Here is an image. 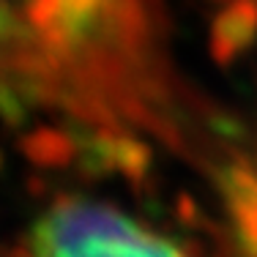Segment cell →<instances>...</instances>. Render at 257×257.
<instances>
[{
  "instance_id": "5",
  "label": "cell",
  "mask_w": 257,
  "mask_h": 257,
  "mask_svg": "<svg viewBox=\"0 0 257 257\" xmlns=\"http://www.w3.org/2000/svg\"><path fill=\"white\" fill-rule=\"evenodd\" d=\"M20 151L39 170H63L77 162L79 140L69 128L39 126L20 140Z\"/></svg>"
},
{
  "instance_id": "7",
  "label": "cell",
  "mask_w": 257,
  "mask_h": 257,
  "mask_svg": "<svg viewBox=\"0 0 257 257\" xmlns=\"http://www.w3.org/2000/svg\"><path fill=\"white\" fill-rule=\"evenodd\" d=\"M0 170H3V151H0Z\"/></svg>"
},
{
  "instance_id": "1",
  "label": "cell",
  "mask_w": 257,
  "mask_h": 257,
  "mask_svg": "<svg viewBox=\"0 0 257 257\" xmlns=\"http://www.w3.org/2000/svg\"><path fill=\"white\" fill-rule=\"evenodd\" d=\"M11 257H186L181 246L109 203L60 197Z\"/></svg>"
},
{
  "instance_id": "3",
  "label": "cell",
  "mask_w": 257,
  "mask_h": 257,
  "mask_svg": "<svg viewBox=\"0 0 257 257\" xmlns=\"http://www.w3.org/2000/svg\"><path fill=\"white\" fill-rule=\"evenodd\" d=\"M257 44V0H227L208 28V55L227 69Z\"/></svg>"
},
{
  "instance_id": "2",
  "label": "cell",
  "mask_w": 257,
  "mask_h": 257,
  "mask_svg": "<svg viewBox=\"0 0 257 257\" xmlns=\"http://www.w3.org/2000/svg\"><path fill=\"white\" fill-rule=\"evenodd\" d=\"M77 164L88 175H120L143 183L151 173V148L126 128H90L79 140Z\"/></svg>"
},
{
  "instance_id": "8",
  "label": "cell",
  "mask_w": 257,
  "mask_h": 257,
  "mask_svg": "<svg viewBox=\"0 0 257 257\" xmlns=\"http://www.w3.org/2000/svg\"><path fill=\"white\" fill-rule=\"evenodd\" d=\"M222 3H227V0H222Z\"/></svg>"
},
{
  "instance_id": "4",
  "label": "cell",
  "mask_w": 257,
  "mask_h": 257,
  "mask_svg": "<svg viewBox=\"0 0 257 257\" xmlns=\"http://www.w3.org/2000/svg\"><path fill=\"white\" fill-rule=\"evenodd\" d=\"M222 189L238 252L257 257V162H235L222 175Z\"/></svg>"
},
{
  "instance_id": "6",
  "label": "cell",
  "mask_w": 257,
  "mask_h": 257,
  "mask_svg": "<svg viewBox=\"0 0 257 257\" xmlns=\"http://www.w3.org/2000/svg\"><path fill=\"white\" fill-rule=\"evenodd\" d=\"M28 58V25L14 0H0V74H14Z\"/></svg>"
}]
</instances>
